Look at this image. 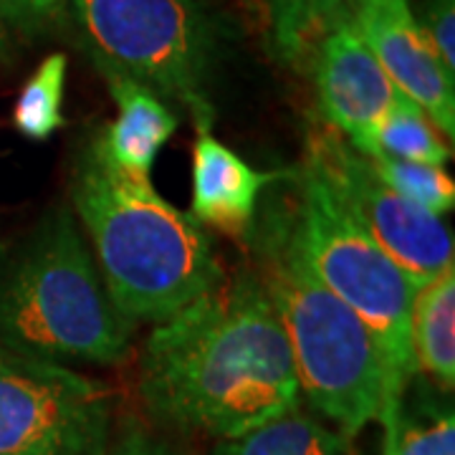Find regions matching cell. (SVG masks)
<instances>
[{
	"label": "cell",
	"instance_id": "cell-8",
	"mask_svg": "<svg viewBox=\"0 0 455 455\" xmlns=\"http://www.w3.org/2000/svg\"><path fill=\"white\" fill-rule=\"evenodd\" d=\"M344 211L370 233L418 286L455 266L453 230L443 218L397 196L364 157L331 127L309 134L307 160Z\"/></svg>",
	"mask_w": 455,
	"mask_h": 455
},
{
	"label": "cell",
	"instance_id": "cell-21",
	"mask_svg": "<svg viewBox=\"0 0 455 455\" xmlns=\"http://www.w3.org/2000/svg\"><path fill=\"white\" fill-rule=\"evenodd\" d=\"M410 5L440 66L451 79H455V0H410Z\"/></svg>",
	"mask_w": 455,
	"mask_h": 455
},
{
	"label": "cell",
	"instance_id": "cell-6",
	"mask_svg": "<svg viewBox=\"0 0 455 455\" xmlns=\"http://www.w3.org/2000/svg\"><path fill=\"white\" fill-rule=\"evenodd\" d=\"M296 185L291 211L296 243L316 278L370 326L395 390L405 395L418 374L410 341V309L418 283L374 243L307 163Z\"/></svg>",
	"mask_w": 455,
	"mask_h": 455
},
{
	"label": "cell",
	"instance_id": "cell-23",
	"mask_svg": "<svg viewBox=\"0 0 455 455\" xmlns=\"http://www.w3.org/2000/svg\"><path fill=\"white\" fill-rule=\"evenodd\" d=\"M203 3H212V0H203Z\"/></svg>",
	"mask_w": 455,
	"mask_h": 455
},
{
	"label": "cell",
	"instance_id": "cell-3",
	"mask_svg": "<svg viewBox=\"0 0 455 455\" xmlns=\"http://www.w3.org/2000/svg\"><path fill=\"white\" fill-rule=\"evenodd\" d=\"M134 322L116 309L71 208H53L0 253V341L53 364H119Z\"/></svg>",
	"mask_w": 455,
	"mask_h": 455
},
{
	"label": "cell",
	"instance_id": "cell-16",
	"mask_svg": "<svg viewBox=\"0 0 455 455\" xmlns=\"http://www.w3.org/2000/svg\"><path fill=\"white\" fill-rule=\"evenodd\" d=\"M385 455H455V418L451 407L410 410L405 397L382 415Z\"/></svg>",
	"mask_w": 455,
	"mask_h": 455
},
{
	"label": "cell",
	"instance_id": "cell-5",
	"mask_svg": "<svg viewBox=\"0 0 455 455\" xmlns=\"http://www.w3.org/2000/svg\"><path fill=\"white\" fill-rule=\"evenodd\" d=\"M66 8L99 74L142 84L211 130L220 31L203 0H66Z\"/></svg>",
	"mask_w": 455,
	"mask_h": 455
},
{
	"label": "cell",
	"instance_id": "cell-14",
	"mask_svg": "<svg viewBox=\"0 0 455 455\" xmlns=\"http://www.w3.org/2000/svg\"><path fill=\"white\" fill-rule=\"evenodd\" d=\"M268 41L283 66L311 64L322 38L352 16V0H263Z\"/></svg>",
	"mask_w": 455,
	"mask_h": 455
},
{
	"label": "cell",
	"instance_id": "cell-10",
	"mask_svg": "<svg viewBox=\"0 0 455 455\" xmlns=\"http://www.w3.org/2000/svg\"><path fill=\"white\" fill-rule=\"evenodd\" d=\"M352 20L392 84L453 140L455 79L440 66L410 0H352Z\"/></svg>",
	"mask_w": 455,
	"mask_h": 455
},
{
	"label": "cell",
	"instance_id": "cell-1",
	"mask_svg": "<svg viewBox=\"0 0 455 455\" xmlns=\"http://www.w3.org/2000/svg\"><path fill=\"white\" fill-rule=\"evenodd\" d=\"M140 395L157 423L218 440L299 407L289 339L256 271L223 278L152 329Z\"/></svg>",
	"mask_w": 455,
	"mask_h": 455
},
{
	"label": "cell",
	"instance_id": "cell-15",
	"mask_svg": "<svg viewBox=\"0 0 455 455\" xmlns=\"http://www.w3.org/2000/svg\"><path fill=\"white\" fill-rule=\"evenodd\" d=\"M215 455H349V440L296 407L241 438L220 440Z\"/></svg>",
	"mask_w": 455,
	"mask_h": 455
},
{
	"label": "cell",
	"instance_id": "cell-13",
	"mask_svg": "<svg viewBox=\"0 0 455 455\" xmlns=\"http://www.w3.org/2000/svg\"><path fill=\"white\" fill-rule=\"evenodd\" d=\"M410 341L418 372L440 387L455 382V266L415 289L410 309Z\"/></svg>",
	"mask_w": 455,
	"mask_h": 455
},
{
	"label": "cell",
	"instance_id": "cell-2",
	"mask_svg": "<svg viewBox=\"0 0 455 455\" xmlns=\"http://www.w3.org/2000/svg\"><path fill=\"white\" fill-rule=\"evenodd\" d=\"M71 203L107 291L134 324H160L226 278L193 212L167 203L152 180L116 172L92 145L74 164Z\"/></svg>",
	"mask_w": 455,
	"mask_h": 455
},
{
	"label": "cell",
	"instance_id": "cell-22",
	"mask_svg": "<svg viewBox=\"0 0 455 455\" xmlns=\"http://www.w3.org/2000/svg\"><path fill=\"white\" fill-rule=\"evenodd\" d=\"M104 455H182L175 448L170 445L167 440H163L160 435L149 433L140 425H127L122 433H116L114 438H109V445H107V453Z\"/></svg>",
	"mask_w": 455,
	"mask_h": 455
},
{
	"label": "cell",
	"instance_id": "cell-17",
	"mask_svg": "<svg viewBox=\"0 0 455 455\" xmlns=\"http://www.w3.org/2000/svg\"><path fill=\"white\" fill-rule=\"evenodd\" d=\"M443 140L445 137L430 122V116L412 99L405 97L382 119L374 134V155L443 167L451 157V149Z\"/></svg>",
	"mask_w": 455,
	"mask_h": 455
},
{
	"label": "cell",
	"instance_id": "cell-9",
	"mask_svg": "<svg viewBox=\"0 0 455 455\" xmlns=\"http://www.w3.org/2000/svg\"><path fill=\"white\" fill-rule=\"evenodd\" d=\"M309 66L326 127L341 134L364 157H372L374 134L405 94L367 49L352 16L326 33Z\"/></svg>",
	"mask_w": 455,
	"mask_h": 455
},
{
	"label": "cell",
	"instance_id": "cell-18",
	"mask_svg": "<svg viewBox=\"0 0 455 455\" xmlns=\"http://www.w3.org/2000/svg\"><path fill=\"white\" fill-rule=\"evenodd\" d=\"M66 66L68 61L64 53H51L20 89L13 124L26 140L44 142L64 127Z\"/></svg>",
	"mask_w": 455,
	"mask_h": 455
},
{
	"label": "cell",
	"instance_id": "cell-12",
	"mask_svg": "<svg viewBox=\"0 0 455 455\" xmlns=\"http://www.w3.org/2000/svg\"><path fill=\"white\" fill-rule=\"evenodd\" d=\"M274 175L253 170L241 155L197 130L193 145V218L226 235L241 238L253 226L260 193Z\"/></svg>",
	"mask_w": 455,
	"mask_h": 455
},
{
	"label": "cell",
	"instance_id": "cell-4",
	"mask_svg": "<svg viewBox=\"0 0 455 455\" xmlns=\"http://www.w3.org/2000/svg\"><path fill=\"white\" fill-rule=\"evenodd\" d=\"M291 349L299 392L334 430L352 440L405 397L370 326L326 289L293 238L291 212L260 243V271Z\"/></svg>",
	"mask_w": 455,
	"mask_h": 455
},
{
	"label": "cell",
	"instance_id": "cell-7",
	"mask_svg": "<svg viewBox=\"0 0 455 455\" xmlns=\"http://www.w3.org/2000/svg\"><path fill=\"white\" fill-rule=\"evenodd\" d=\"M109 438L104 385L0 341V455H104Z\"/></svg>",
	"mask_w": 455,
	"mask_h": 455
},
{
	"label": "cell",
	"instance_id": "cell-20",
	"mask_svg": "<svg viewBox=\"0 0 455 455\" xmlns=\"http://www.w3.org/2000/svg\"><path fill=\"white\" fill-rule=\"evenodd\" d=\"M64 11L66 0H0V56L51 31Z\"/></svg>",
	"mask_w": 455,
	"mask_h": 455
},
{
	"label": "cell",
	"instance_id": "cell-11",
	"mask_svg": "<svg viewBox=\"0 0 455 455\" xmlns=\"http://www.w3.org/2000/svg\"><path fill=\"white\" fill-rule=\"evenodd\" d=\"M101 76L116 104V116L89 145L116 172L149 180L152 164L178 132V114L142 84L112 71H104Z\"/></svg>",
	"mask_w": 455,
	"mask_h": 455
},
{
	"label": "cell",
	"instance_id": "cell-19",
	"mask_svg": "<svg viewBox=\"0 0 455 455\" xmlns=\"http://www.w3.org/2000/svg\"><path fill=\"white\" fill-rule=\"evenodd\" d=\"M377 175L390 185L397 196H403L418 208L443 218L455 208V185L451 175L435 164L407 163L385 155L370 157Z\"/></svg>",
	"mask_w": 455,
	"mask_h": 455
}]
</instances>
